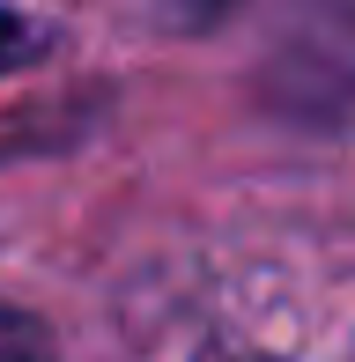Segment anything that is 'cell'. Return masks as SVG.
<instances>
[{
	"label": "cell",
	"mask_w": 355,
	"mask_h": 362,
	"mask_svg": "<svg viewBox=\"0 0 355 362\" xmlns=\"http://www.w3.org/2000/svg\"><path fill=\"white\" fill-rule=\"evenodd\" d=\"M0 362H59L52 333H45L30 310H15V303H0Z\"/></svg>",
	"instance_id": "6da1fadb"
},
{
	"label": "cell",
	"mask_w": 355,
	"mask_h": 362,
	"mask_svg": "<svg viewBox=\"0 0 355 362\" xmlns=\"http://www.w3.org/2000/svg\"><path fill=\"white\" fill-rule=\"evenodd\" d=\"M200 362H267V355H245V348H207Z\"/></svg>",
	"instance_id": "3957f363"
},
{
	"label": "cell",
	"mask_w": 355,
	"mask_h": 362,
	"mask_svg": "<svg viewBox=\"0 0 355 362\" xmlns=\"http://www.w3.org/2000/svg\"><path fill=\"white\" fill-rule=\"evenodd\" d=\"M37 52H45V23H30V15H0V74L30 67Z\"/></svg>",
	"instance_id": "7a4b0ae2"
}]
</instances>
